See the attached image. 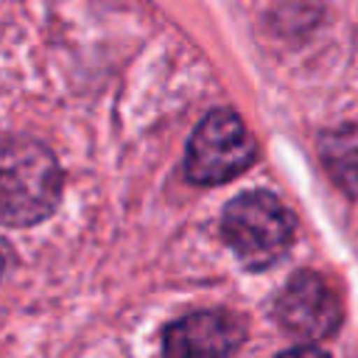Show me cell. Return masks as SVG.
<instances>
[{"mask_svg":"<svg viewBox=\"0 0 358 358\" xmlns=\"http://www.w3.org/2000/svg\"><path fill=\"white\" fill-rule=\"evenodd\" d=\"M62 171L56 157L31 137L0 140V224L28 227L56 210Z\"/></svg>","mask_w":358,"mask_h":358,"instance_id":"1","label":"cell"},{"mask_svg":"<svg viewBox=\"0 0 358 358\" xmlns=\"http://www.w3.org/2000/svg\"><path fill=\"white\" fill-rule=\"evenodd\" d=\"M221 232L246 268H268L291 246L294 215L277 196L249 190L224 207Z\"/></svg>","mask_w":358,"mask_h":358,"instance_id":"2","label":"cell"},{"mask_svg":"<svg viewBox=\"0 0 358 358\" xmlns=\"http://www.w3.org/2000/svg\"><path fill=\"white\" fill-rule=\"evenodd\" d=\"M257 157V143L229 109L210 112L187 143L185 173L196 185H221L243 173Z\"/></svg>","mask_w":358,"mask_h":358,"instance_id":"3","label":"cell"},{"mask_svg":"<svg viewBox=\"0 0 358 358\" xmlns=\"http://www.w3.org/2000/svg\"><path fill=\"white\" fill-rule=\"evenodd\" d=\"M277 322L302 338L333 336L341 324V299L316 271H296L274 305Z\"/></svg>","mask_w":358,"mask_h":358,"instance_id":"4","label":"cell"},{"mask_svg":"<svg viewBox=\"0 0 358 358\" xmlns=\"http://www.w3.org/2000/svg\"><path fill=\"white\" fill-rule=\"evenodd\" d=\"M246 336L241 316L229 310H199L165 330V358H227Z\"/></svg>","mask_w":358,"mask_h":358,"instance_id":"5","label":"cell"},{"mask_svg":"<svg viewBox=\"0 0 358 358\" xmlns=\"http://www.w3.org/2000/svg\"><path fill=\"white\" fill-rule=\"evenodd\" d=\"M319 154L333 182L358 199V126H338L322 134Z\"/></svg>","mask_w":358,"mask_h":358,"instance_id":"6","label":"cell"},{"mask_svg":"<svg viewBox=\"0 0 358 358\" xmlns=\"http://www.w3.org/2000/svg\"><path fill=\"white\" fill-rule=\"evenodd\" d=\"M277 358H330V355L322 352V350H316V347H294V350L280 352Z\"/></svg>","mask_w":358,"mask_h":358,"instance_id":"7","label":"cell"},{"mask_svg":"<svg viewBox=\"0 0 358 358\" xmlns=\"http://www.w3.org/2000/svg\"><path fill=\"white\" fill-rule=\"evenodd\" d=\"M0 268H3V249H0Z\"/></svg>","mask_w":358,"mask_h":358,"instance_id":"8","label":"cell"}]
</instances>
